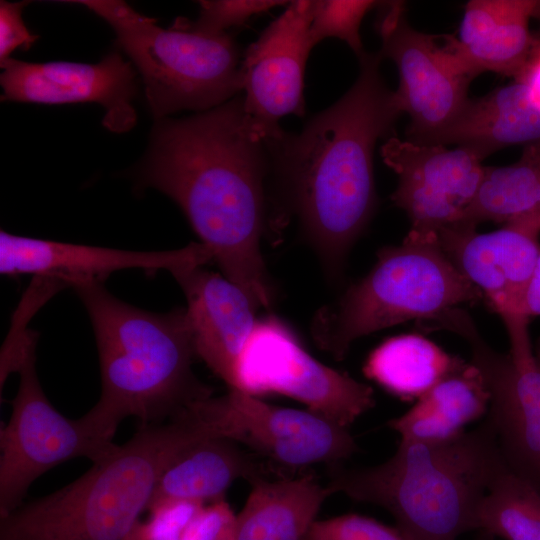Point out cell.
Segmentation results:
<instances>
[{
  "label": "cell",
  "instance_id": "obj_14",
  "mask_svg": "<svg viewBox=\"0 0 540 540\" xmlns=\"http://www.w3.org/2000/svg\"><path fill=\"white\" fill-rule=\"evenodd\" d=\"M436 234L447 258L501 317L508 336L529 332L523 301L540 254V234L517 224L478 233L460 223Z\"/></svg>",
  "mask_w": 540,
  "mask_h": 540
},
{
  "label": "cell",
  "instance_id": "obj_6",
  "mask_svg": "<svg viewBox=\"0 0 540 540\" xmlns=\"http://www.w3.org/2000/svg\"><path fill=\"white\" fill-rule=\"evenodd\" d=\"M480 301L482 293L447 258L437 234L410 230L401 244L381 248L372 269L338 300L316 311L310 331L322 351L342 360L363 336Z\"/></svg>",
  "mask_w": 540,
  "mask_h": 540
},
{
  "label": "cell",
  "instance_id": "obj_4",
  "mask_svg": "<svg viewBox=\"0 0 540 540\" xmlns=\"http://www.w3.org/2000/svg\"><path fill=\"white\" fill-rule=\"evenodd\" d=\"M214 425L201 401L142 425L73 482L0 518V540H131L165 468L191 443L220 437Z\"/></svg>",
  "mask_w": 540,
  "mask_h": 540
},
{
  "label": "cell",
  "instance_id": "obj_1",
  "mask_svg": "<svg viewBox=\"0 0 540 540\" xmlns=\"http://www.w3.org/2000/svg\"><path fill=\"white\" fill-rule=\"evenodd\" d=\"M270 174L268 148L241 94L188 118L159 120L142 170V182L179 205L213 262L257 309L274 302L261 253Z\"/></svg>",
  "mask_w": 540,
  "mask_h": 540
},
{
  "label": "cell",
  "instance_id": "obj_5",
  "mask_svg": "<svg viewBox=\"0 0 540 540\" xmlns=\"http://www.w3.org/2000/svg\"><path fill=\"white\" fill-rule=\"evenodd\" d=\"M505 466L487 418L448 441H400L392 457L372 467L329 465L326 486L386 509L407 540H457L476 530L479 504Z\"/></svg>",
  "mask_w": 540,
  "mask_h": 540
},
{
  "label": "cell",
  "instance_id": "obj_8",
  "mask_svg": "<svg viewBox=\"0 0 540 540\" xmlns=\"http://www.w3.org/2000/svg\"><path fill=\"white\" fill-rule=\"evenodd\" d=\"M36 346L33 333L17 369L10 419L0 431V518L23 504L30 485L49 469L76 457L96 463L118 447L82 417L72 420L54 408L38 378Z\"/></svg>",
  "mask_w": 540,
  "mask_h": 540
},
{
  "label": "cell",
  "instance_id": "obj_10",
  "mask_svg": "<svg viewBox=\"0 0 540 540\" xmlns=\"http://www.w3.org/2000/svg\"><path fill=\"white\" fill-rule=\"evenodd\" d=\"M236 389L290 397L347 428L375 405L369 385L319 362L272 316L258 319L240 354Z\"/></svg>",
  "mask_w": 540,
  "mask_h": 540
},
{
  "label": "cell",
  "instance_id": "obj_31",
  "mask_svg": "<svg viewBox=\"0 0 540 540\" xmlns=\"http://www.w3.org/2000/svg\"><path fill=\"white\" fill-rule=\"evenodd\" d=\"M236 516L224 498L205 504L192 519L181 540H235Z\"/></svg>",
  "mask_w": 540,
  "mask_h": 540
},
{
  "label": "cell",
  "instance_id": "obj_16",
  "mask_svg": "<svg viewBox=\"0 0 540 540\" xmlns=\"http://www.w3.org/2000/svg\"><path fill=\"white\" fill-rule=\"evenodd\" d=\"M2 100L42 104L96 102L105 109L103 125L113 132L132 128L136 91L131 64L116 52L96 64L1 62Z\"/></svg>",
  "mask_w": 540,
  "mask_h": 540
},
{
  "label": "cell",
  "instance_id": "obj_3",
  "mask_svg": "<svg viewBox=\"0 0 540 540\" xmlns=\"http://www.w3.org/2000/svg\"><path fill=\"white\" fill-rule=\"evenodd\" d=\"M94 331L101 393L82 416L95 432L112 440L127 417L142 425L161 423L213 389L194 373L196 357L186 308L156 313L111 294L99 281L72 286Z\"/></svg>",
  "mask_w": 540,
  "mask_h": 540
},
{
  "label": "cell",
  "instance_id": "obj_18",
  "mask_svg": "<svg viewBox=\"0 0 540 540\" xmlns=\"http://www.w3.org/2000/svg\"><path fill=\"white\" fill-rule=\"evenodd\" d=\"M171 275L186 298L196 356L228 389H236L238 360L258 321L257 308L237 284L203 266Z\"/></svg>",
  "mask_w": 540,
  "mask_h": 540
},
{
  "label": "cell",
  "instance_id": "obj_15",
  "mask_svg": "<svg viewBox=\"0 0 540 540\" xmlns=\"http://www.w3.org/2000/svg\"><path fill=\"white\" fill-rule=\"evenodd\" d=\"M219 400L224 437L279 464L329 466L358 450L349 428L309 410L271 405L238 389H229Z\"/></svg>",
  "mask_w": 540,
  "mask_h": 540
},
{
  "label": "cell",
  "instance_id": "obj_19",
  "mask_svg": "<svg viewBox=\"0 0 540 540\" xmlns=\"http://www.w3.org/2000/svg\"><path fill=\"white\" fill-rule=\"evenodd\" d=\"M538 0H471L464 7L457 53L477 77L492 71L517 80L537 45L530 30Z\"/></svg>",
  "mask_w": 540,
  "mask_h": 540
},
{
  "label": "cell",
  "instance_id": "obj_33",
  "mask_svg": "<svg viewBox=\"0 0 540 540\" xmlns=\"http://www.w3.org/2000/svg\"><path fill=\"white\" fill-rule=\"evenodd\" d=\"M536 36L538 39L537 45L526 68L517 80L526 85L531 101L540 110V33L536 34Z\"/></svg>",
  "mask_w": 540,
  "mask_h": 540
},
{
  "label": "cell",
  "instance_id": "obj_26",
  "mask_svg": "<svg viewBox=\"0 0 540 540\" xmlns=\"http://www.w3.org/2000/svg\"><path fill=\"white\" fill-rule=\"evenodd\" d=\"M476 531L504 540H540V493L506 465L479 504Z\"/></svg>",
  "mask_w": 540,
  "mask_h": 540
},
{
  "label": "cell",
  "instance_id": "obj_13",
  "mask_svg": "<svg viewBox=\"0 0 540 540\" xmlns=\"http://www.w3.org/2000/svg\"><path fill=\"white\" fill-rule=\"evenodd\" d=\"M311 18L312 0L290 1L244 53L240 67L244 111L253 133L263 141L282 135L279 121L284 116L305 114Z\"/></svg>",
  "mask_w": 540,
  "mask_h": 540
},
{
  "label": "cell",
  "instance_id": "obj_12",
  "mask_svg": "<svg viewBox=\"0 0 540 540\" xmlns=\"http://www.w3.org/2000/svg\"><path fill=\"white\" fill-rule=\"evenodd\" d=\"M398 177L390 199L411 222L412 231L437 233L459 222L482 183L484 158L475 150L418 144L395 135L380 148Z\"/></svg>",
  "mask_w": 540,
  "mask_h": 540
},
{
  "label": "cell",
  "instance_id": "obj_21",
  "mask_svg": "<svg viewBox=\"0 0 540 540\" xmlns=\"http://www.w3.org/2000/svg\"><path fill=\"white\" fill-rule=\"evenodd\" d=\"M264 469L238 443L223 437H208L182 449L160 476L147 511L174 501L201 504L224 498L239 479L252 483Z\"/></svg>",
  "mask_w": 540,
  "mask_h": 540
},
{
  "label": "cell",
  "instance_id": "obj_9",
  "mask_svg": "<svg viewBox=\"0 0 540 540\" xmlns=\"http://www.w3.org/2000/svg\"><path fill=\"white\" fill-rule=\"evenodd\" d=\"M402 1L383 2L376 28L380 55L396 65L395 91L402 112L410 116L406 139L427 143L444 130L468 101V88L476 77L457 53L451 35H431L414 29Z\"/></svg>",
  "mask_w": 540,
  "mask_h": 540
},
{
  "label": "cell",
  "instance_id": "obj_36",
  "mask_svg": "<svg viewBox=\"0 0 540 540\" xmlns=\"http://www.w3.org/2000/svg\"><path fill=\"white\" fill-rule=\"evenodd\" d=\"M535 19L540 21V1H539L538 9L535 14Z\"/></svg>",
  "mask_w": 540,
  "mask_h": 540
},
{
  "label": "cell",
  "instance_id": "obj_2",
  "mask_svg": "<svg viewBox=\"0 0 540 540\" xmlns=\"http://www.w3.org/2000/svg\"><path fill=\"white\" fill-rule=\"evenodd\" d=\"M350 89L298 133L264 141L275 190L271 222L295 216L328 278L340 277L376 207L373 152L403 113L378 52H365Z\"/></svg>",
  "mask_w": 540,
  "mask_h": 540
},
{
  "label": "cell",
  "instance_id": "obj_17",
  "mask_svg": "<svg viewBox=\"0 0 540 540\" xmlns=\"http://www.w3.org/2000/svg\"><path fill=\"white\" fill-rule=\"evenodd\" d=\"M213 262L201 242L168 251H129L64 243L0 232V272L5 276L31 274L50 278L67 287L85 281L103 282L110 274L127 269L171 274Z\"/></svg>",
  "mask_w": 540,
  "mask_h": 540
},
{
  "label": "cell",
  "instance_id": "obj_28",
  "mask_svg": "<svg viewBox=\"0 0 540 540\" xmlns=\"http://www.w3.org/2000/svg\"><path fill=\"white\" fill-rule=\"evenodd\" d=\"M200 14L196 21L184 20L188 28L207 35H221L226 29L244 25L253 16L277 6H287L279 0H205L199 1Z\"/></svg>",
  "mask_w": 540,
  "mask_h": 540
},
{
  "label": "cell",
  "instance_id": "obj_22",
  "mask_svg": "<svg viewBox=\"0 0 540 540\" xmlns=\"http://www.w3.org/2000/svg\"><path fill=\"white\" fill-rule=\"evenodd\" d=\"M491 394L480 370L472 363L447 375L403 415L388 422L401 440L437 443L465 432L468 424L489 411Z\"/></svg>",
  "mask_w": 540,
  "mask_h": 540
},
{
  "label": "cell",
  "instance_id": "obj_30",
  "mask_svg": "<svg viewBox=\"0 0 540 540\" xmlns=\"http://www.w3.org/2000/svg\"><path fill=\"white\" fill-rule=\"evenodd\" d=\"M205 504L174 501L150 512L147 522L137 526L131 540H181L186 528Z\"/></svg>",
  "mask_w": 540,
  "mask_h": 540
},
{
  "label": "cell",
  "instance_id": "obj_32",
  "mask_svg": "<svg viewBox=\"0 0 540 540\" xmlns=\"http://www.w3.org/2000/svg\"><path fill=\"white\" fill-rule=\"evenodd\" d=\"M26 3H0V62L8 59L17 47L29 49L38 38L29 32L22 20V8Z\"/></svg>",
  "mask_w": 540,
  "mask_h": 540
},
{
  "label": "cell",
  "instance_id": "obj_20",
  "mask_svg": "<svg viewBox=\"0 0 540 540\" xmlns=\"http://www.w3.org/2000/svg\"><path fill=\"white\" fill-rule=\"evenodd\" d=\"M540 143V110L520 80L468 99L454 120L427 145L465 146L484 159L512 145Z\"/></svg>",
  "mask_w": 540,
  "mask_h": 540
},
{
  "label": "cell",
  "instance_id": "obj_29",
  "mask_svg": "<svg viewBox=\"0 0 540 540\" xmlns=\"http://www.w3.org/2000/svg\"><path fill=\"white\" fill-rule=\"evenodd\" d=\"M302 540H407L395 526L359 514L316 520Z\"/></svg>",
  "mask_w": 540,
  "mask_h": 540
},
{
  "label": "cell",
  "instance_id": "obj_35",
  "mask_svg": "<svg viewBox=\"0 0 540 540\" xmlns=\"http://www.w3.org/2000/svg\"><path fill=\"white\" fill-rule=\"evenodd\" d=\"M494 539H495L494 536L486 532H482V531H479L477 537L475 538V540H494Z\"/></svg>",
  "mask_w": 540,
  "mask_h": 540
},
{
  "label": "cell",
  "instance_id": "obj_27",
  "mask_svg": "<svg viewBox=\"0 0 540 540\" xmlns=\"http://www.w3.org/2000/svg\"><path fill=\"white\" fill-rule=\"evenodd\" d=\"M383 2L371 0H312L309 38L314 46L327 38L344 41L358 57L365 54L360 26L368 12Z\"/></svg>",
  "mask_w": 540,
  "mask_h": 540
},
{
  "label": "cell",
  "instance_id": "obj_23",
  "mask_svg": "<svg viewBox=\"0 0 540 540\" xmlns=\"http://www.w3.org/2000/svg\"><path fill=\"white\" fill-rule=\"evenodd\" d=\"M236 516L235 540H302L331 490L311 476L250 483Z\"/></svg>",
  "mask_w": 540,
  "mask_h": 540
},
{
  "label": "cell",
  "instance_id": "obj_34",
  "mask_svg": "<svg viewBox=\"0 0 540 540\" xmlns=\"http://www.w3.org/2000/svg\"><path fill=\"white\" fill-rule=\"evenodd\" d=\"M523 314L529 320L540 316V254L524 296Z\"/></svg>",
  "mask_w": 540,
  "mask_h": 540
},
{
  "label": "cell",
  "instance_id": "obj_25",
  "mask_svg": "<svg viewBox=\"0 0 540 540\" xmlns=\"http://www.w3.org/2000/svg\"><path fill=\"white\" fill-rule=\"evenodd\" d=\"M465 363L423 335L411 333L384 340L369 354L363 371L390 394L411 401Z\"/></svg>",
  "mask_w": 540,
  "mask_h": 540
},
{
  "label": "cell",
  "instance_id": "obj_11",
  "mask_svg": "<svg viewBox=\"0 0 540 540\" xmlns=\"http://www.w3.org/2000/svg\"><path fill=\"white\" fill-rule=\"evenodd\" d=\"M426 330H447L463 337L471 362L491 394L488 419L496 431L506 465L540 493V340L533 353L513 358L494 350L460 308L425 323Z\"/></svg>",
  "mask_w": 540,
  "mask_h": 540
},
{
  "label": "cell",
  "instance_id": "obj_24",
  "mask_svg": "<svg viewBox=\"0 0 540 540\" xmlns=\"http://www.w3.org/2000/svg\"><path fill=\"white\" fill-rule=\"evenodd\" d=\"M518 224L540 233V143L524 147L506 166H485L479 190L457 223Z\"/></svg>",
  "mask_w": 540,
  "mask_h": 540
},
{
  "label": "cell",
  "instance_id": "obj_7",
  "mask_svg": "<svg viewBox=\"0 0 540 540\" xmlns=\"http://www.w3.org/2000/svg\"><path fill=\"white\" fill-rule=\"evenodd\" d=\"M77 3L114 29L142 76L149 106L158 120L179 110H211L243 91L240 52L227 33H198L183 19L164 29L123 1Z\"/></svg>",
  "mask_w": 540,
  "mask_h": 540
}]
</instances>
